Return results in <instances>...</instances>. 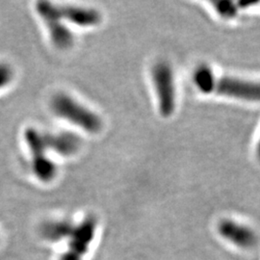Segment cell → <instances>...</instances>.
Instances as JSON below:
<instances>
[{
	"instance_id": "5b68a950",
	"label": "cell",
	"mask_w": 260,
	"mask_h": 260,
	"mask_svg": "<svg viewBox=\"0 0 260 260\" xmlns=\"http://www.w3.org/2000/svg\"><path fill=\"white\" fill-rule=\"evenodd\" d=\"M98 221L94 216H88L79 224L75 225L73 233L69 237L68 250L59 260H82L93 242Z\"/></svg>"
},
{
	"instance_id": "ba28073f",
	"label": "cell",
	"mask_w": 260,
	"mask_h": 260,
	"mask_svg": "<svg viewBox=\"0 0 260 260\" xmlns=\"http://www.w3.org/2000/svg\"><path fill=\"white\" fill-rule=\"evenodd\" d=\"M47 149H51L63 156H71L76 153L81 146V139L71 132H60L58 134L43 133Z\"/></svg>"
},
{
	"instance_id": "6da1fadb",
	"label": "cell",
	"mask_w": 260,
	"mask_h": 260,
	"mask_svg": "<svg viewBox=\"0 0 260 260\" xmlns=\"http://www.w3.org/2000/svg\"><path fill=\"white\" fill-rule=\"evenodd\" d=\"M51 105L53 111L59 117L75 123L90 133H96L102 129L103 122L101 118L68 94H57L53 98Z\"/></svg>"
},
{
	"instance_id": "9c48e42d",
	"label": "cell",
	"mask_w": 260,
	"mask_h": 260,
	"mask_svg": "<svg viewBox=\"0 0 260 260\" xmlns=\"http://www.w3.org/2000/svg\"><path fill=\"white\" fill-rule=\"evenodd\" d=\"M61 18L78 26L90 27L98 25L102 20V15L99 11L78 7V6H58Z\"/></svg>"
},
{
	"instance_id": "8fae6325",
	"label": "cell",
	"mask_w": 260,
	"mask_h": 260,
	"mask_svg": "<svg viewBox=\"0 0 260 260\" xmlns=\"http://www.w3.org/2000/svg\"><path fill=\"white\" fill-rule=\"evenodd\" d=\"M14 76L13 70L8 64L0 63V89L5 87L12 81Z\"/></svg>"
},
{
	"instance_id": "3957f363",
	"label": "cell",
	"mask_w": 260,
	"mask_h": 260,
	"mask_svg": "<svg viewBox=\"0 0 260 260\" xmlns=\"http://www.w3.org/2000/svg\"><path fill=\"white\" fill-rule=\"evenodd\" d=\"M152 80L160 113L163 117H170L176 109V87L171 66L164 61L155 64L152 69Z\"/></svg>"
},
{
	"instance_id": "30bf717a",
	"label": "cell",
	"mask_w": 260,
	"mask_h": 260,
	"mask_svg": "<svg viewBox=\"0 0 260 260\" xmlns=\"http://www.w3.org/2000/svg\"><path fill=\"white\" fill-rule=\"evenodd\" d=\"M75 224L70 221H49L41 228L42 236L50 242H59L71 236Z\"/></svg>"
},
{
	"instance_id": "8992f818",
	"label": "cell",
	"mask_w": 260,
	"mask_h": 260,
	"mask_svg": "<svg viewBox=\"0 0 260 260\" xmlns=\"http://www.w3.org/2000/svg\"><path fill=\"white\" fill-rule=\"evenodd\" d=\"M211 92L245 101L260 102V81H248L231 77L218 79L214 76L210 87Z\"/></svg>"
},
{
	"instance_id": "277c9868",
	"label": "cell",
	"mask_w": 260,
	"mask_h": 260,
	"mask_svg": "<svg viewBox=\"0 0 260 260\" xmlns=\"http://www.w3.org/2000/svg\"><path fill=\"white\" fill-rule=\"evenodd\" d=\"M38 14L45 21L54 46L60 49H68L74 44V36L63 23L57 5L47 1H40L36 6Z\"/></svg>"
},
{
	"instance_id": "7c38bea8",
	"label": "cell",
	"mask_w": 260,
	"mask_h": 260,
	"mask_svg": "<svg viewBox=\"0 0 260 260\" xmlns=\"http://www.w3.org/2000/svg\"><path fill=\"white\" fill-rule=\"evenodd\" d=\"M215 7L217 11L223 15V16H231L233 15V3L232 2H224V1H221V2H213Z\"/></svg>"
},
{
	"instance_id": "7a4b0ae2",
	"label": "cell",
	"mask_w": 260,
	"mask_h": 260,
	"mask_svg": "<svg viewBox=\"0 0 260 260\" xmlns=\"http://www.w3.org/2000/svg\"><path fill=\"white\" fill-rule=\"evenodd\" d=\"M24 139L31 152L34 174L41 181L50 182L55 177L57 168L46 154L47 148L44 141L43 133L30 127L24 132Z\"/></svg>"
},
{
	"instance_id": "52a82bcc",
	"label": "cell",
	"mask_w": 260,
	"mask_h": 260,
	"mask_svg": "<svg viewBox=\"0 0 260 260\" xmlns=\"http://www.w3.org/2000/svg\"><path fill=\"white\" fill-rule=\"evenodd\" d=\"M219 233L225 240L241 249H252L258 242L256 234L251 229L231 220H224L219 224Z\"/></svg>"
}]
</instances>
